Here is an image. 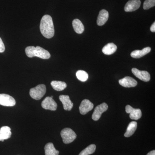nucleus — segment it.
Returning a JSON list of instances; mask_svg holds the SVG:
<instances>
[{
    "label": "nucleus",
    "mask_w": 155,
    "mask_h": 155,
    "mask_svg": "<svg viewBox=\"0 0 155 155\" xmlns=\"http://www.w3.org/2000/svg\"><path fill=\"white\" fill-rule=\"evenodd\" d=\"M40 29L43 35L47 38H51L54 35V28L52 18L49 15L42 17L41 21Z\"/></svg>",
    "instance_id": "nucleus-1"
},
{
    "label": "nucleus",
    "mask_w": 155,
    "mask_h": 155,
    "mask_svg": "<svg viewBox=\"0 0 155 155\" xmlns=\"http://www.w3.org/2000/svg\"><path fill=\"white\" fill-rule=\"evenodd\" d=\"M26 55L29 58L38 57L42 59H48L51 58L50 53L43 48L39 46H28L25 48Z\"/></svg>",
    "instance_id": "nucleus-2"
},
{
    "label": "nucleus",
    "mask_w": 155,
    "mask_h": 155,
    "mask_svg": "<svg viewBox=\"0 0 155 155\" xmlns=\"http://www.w3.org/2000/svg\"><path fill=\"white\" fill-rule=\"evenodd\" d=\"M46 87L45 84H39L35 87L31 89L29 94L33 99L39 100L45 94Z\"/></svg>",
    "instance_id": "nucleus-3"
},
{
    "label": "nucleus",
    "mask_w": 155,
    "mask_h": 155,
    "mask_svg": "<svg viewBox=\"0 0 155 155\" xmlns=\"http://www.w3.org/2000/svg\"><path fill=\"white\" fill-rule=\"evenodd\" d=\"M61 134L63 142L65 144H69L72 142L77 137L76 134L72 129L67 127L62 130Z\"/></svg>",
    "instance_id": "nucleus-4"
},
{
    "label": "nucleus",
    "mask_w": 155,
    "mask_h": 155,
    "mask_svg": "<svg viewBox=\"0 0 155 155\" xmlns=\"http://www.w3.org/2000/svg\"><path fill=\"white\" fill-rule=\"evenodd\" d=\"M108 108V105L103 103L95 108L94 112L92 116V118L94 121H97L100 119L103 113L106 112Z\"/></svg>",
    "instance_id": "nucleus-5"
},
{
    "label": "nucleus",
    "mask_w": 155,
    "mask_h": 155,
    "mask_svg": "<svg viewBox=\"0 0 155 155\" xmlns=\"http://www.w3.org/2000/svg\"><path fill=\"white\" fill-rule=\"evenodd\" d=\"M0 105L5 107H13L16 105V101L8 94H0Z\"/></svg>",
    "instance_id": "nucleus-6"
},
{
    "label": "nucleus",
    "mask_w": 155,
    "mask_h": 155,
    "mask_svg": "<svg viewBox=\"0 0 155 155\" xmlns=\"http://www.w3.org/2000/svg\"><path fill=\"white\" fill-rule=\"evenodd\" d=\"M41 106L45 110L55 111L57 109L58 105L52 98L47 97L42 102Z\"/></svg>",
    "instance_id": "nucleus-7"
},
{
    "label": "nucleus",
    "mask_w": 155,
    "mask_h": 155,
    "mask_svg": "<svg viewBox=\"0 0 155 155\" xmlns=\"http://www.w3.org/2000/svg\"><path fill=\"white\" fill-rule=\"evenodd\" d=\"M125 111L127 114H130L129 117L130 119L137 120L141 117V110L139 109H134L129 105H127L125 107Z\"/></svg>",
    "instance_id": "nucleus-8"
},
{
    "label": "nucleus",
    "mask_w": 155,
    "mask_h": 155,
    "mask_svg": "<svg viewBox=\"0 0 155 155\" xmlns=\"http://www.w3.org/2000/svg\"><path fill=\"white\" fill-rule=\"evenodd\" d=\"M94 108V104L89 100L84 99L82 101L79 107V112L82 115H85Z\"/></svg>",
    "instance_id": "nucleus-9"
},
{
    "label": "nucleus",
    "mask_w": 155,
    "mask_h": 155,
    "mask_svg": "<svg viewBox=\"0 0 155 155\" xmlns=\"http://www.w3.org/2000/svg\"><path fill=\"white\" fill-rule=\"evenodd\" d=\"M131 71L136 77L143 81L148 82L150 79V75L147 71H140L136 68H133Z\"/></svg>",
    "instance_id": "nucleus-10"
},
{
    "label": "nucleus",
    "mask_w": 155,
    "mask_h": 155,
    "mask_svg": "<svg viewBox=\"0 0 155 155\" xmlns=\"http://www.w3.org/2000/svg\"><path fill=\"white\" fill-rule=\"evenodd\" d=\"M141 4L140 0H130L125 6L124 10L125 12H132L136 11L140 8Z\"/></svg>",
    "instance_id": "nucleus-11"
},
{
    "label": "nucleus",
    "mask_w": 155,
    "mask_h": 155,
    "mask_svg": "<svg viewBox=\"0 0 155 155\" xmlns=\"http://www.w3.org/2000/svg\"><path fill=\"white\" fill-rule=\"evenodd\" d=\"M119 84L125 87H134L137 84V81L132 78L126 76L119 81Z\"/></svg>",
    "instance_id": "nucleus-12"
},
{
    "label": "nucleus",
    "mask_w": 155,
    "mask_h": 155,
    "mask_svg": "<svg viewBox=\"0 0 155 155\" xmlns=\"http://www.w3.org/2000/svg\"><path fill=\"white\" fill-rule=\"evenodd\" d=\"M59 99L63 104L64 109L65 110L70 111L72 110L73 104L69 98V96L61 95L59 97Z\"/></svg>",
    "instance_id": "nucleus-13"
},
{
    "label": "nucleus",
    "mask_w": 155,
    "mask_h": 155,
    "mask_svg": "<svg viewBox=\"0 0 155 155\" xmlns=\"http://www.w3.org/2000/svg\"><path fill=\"white\" fill-rule=\"evenodd\" d=\"M109 13L105 10H101L97 19V24L99 26H102L105 24L109 18Z\"/></svg>",
    "instance_id": "nucleus-14"
},
{
    "label": "nucleus",
    "mask_w": 155,
    "mask_h": 155,
    "mask_svg": "<svg viewBox=\"0 0 155 155\" xmlns=\"http://www.w3.org/2000/svg\"><path fill=\"white\" fill-rule=\"evenodd\" d=\"M12 133L11 129L8 126H3L0 128V141H4L11 137Z\"/></svg>",
    "instance_id": "nucleus-15"
},
{
    "label": "nucleus",
    "mask_w": 155,
    "mask_h": 155,
    "mask_svg": "<svg viewBox=\"0 0 155 155\" xmlns=\"http://www.w3.org/2000/svg\"><path fill=\"white\" fill-rule=\"evenodd\" d=\"M151 50L150 48L146 47L141 50H135L131 53L130 56L134 58H140L149 53Z\"/></svg>",
    "instance_id": "nucleus-16"
},
{
    "label": "nucleus",
    "mask_w": 155,
    "mask_h": 155,
    "mask_svg": "<svg viewBox=\"0 0 155 155\" xmlns=\"http://www.w3.org/2000/svg\"><path fill=\"white\" fill-rule=\"evenodd\" d=\"M117 50V46L113 43H110L103 48L102 52L106 55H111L116 52Z\"/></svg>",
    "instance_id": "nucleus-17"
},
{
    "label": "nucleus",
    "mask_w": 155,
    "mask_h": 155,
    "mask_svg": "<svg viewBox=\"0 0 155 155\" xmlns=\"http://www.w3.org/2000/svg\"><path fill=\"white\" fill-rule=\"evenodd\" d=\"M72 26L76 33H83L84 29V26L79 19H76L73 20L72 21Z\"/></svg>",
    "instance_id": "nucleus-18"
},
{
    "label": "nucleus",
    "mask_w": 155,
    "mask_h": 155,
    "mask_svg": "<svg viewBox=\"0 0 155 155\" xmlns=\"http://www.w3.org/2000/svg\"><path fill=\"white\" fill-rule=\"evenodd\" d=\"M137 128V122L135 121L130 122L128 125L124 136L125 137H130L133 135Z\"/></svg>",
    "instance_id": "nucleus-19"
},
{
    "label": "nucleus",
    "mask_w": 155,
    "mask_h": 155,
    "mask_svg": "<svg viewBox=\"0 0 155 155\" xmlns=\"http://www.w3.org/2000/svg\"><path fill=\"white\" fill-rule=\"evenodd\" d=\"M45 155H59V151L55 148L52 143H49L45 147Z\"/></svg>",
    "instance_id": "nucleus-20"
},
{
    "label": "nucleus",
    "mask_w": 155,
    "mask_h": 155,
    "mask_svg": "<svg viewBox=\"0 0 155 155\" xmlns=\"http://www.w3.org/2000/svg\"><path fill=\"white\" fill-rule=\"evenodd\" d=\"M51 85L55 90L62 91L67 87V84L64 81H53L51 82Z\"/></svg>",
    "instance_id": "nucleus-21"
},
{
    "label": "nucleus",
    "mask_w": 155,
    "mask_h": 155,
    "mask_svg": "<svg viewBox=\"0 0 155 155\" xmlns=\"http://www.w3.org/2000/svg\"><path fill=\"white\" fill-rule=\"evenodd\" d=\"M96 147L95 144H91L83 150L78 155H89L93 153L95 151Z\"/></svg>",
    "instance_id": "nucleus-22"
},
{
    "label": "nucleus",
    "mask_w": 155,
    "mask_h": 155,
    "mask_svg": "<svg viewBox=\"0 0 155 155\" xmlns=\"http://www.w3.org/2000/svg\"><path fill=\"white\" fill-rule=\"evenodd\" d=\"M78 79L82 82L86 81L88 78V75L87 72L83 70H78L76 73Z\"/></svg>",
    "instance_id": "nucleus-23"
},
{
    "label": "nucleus",
    "mask_w": 155,
    "mask_h": 155,
    "mask_svg": "<svg viewBox=\"0 0 155 155\" xmlns=\"http://www.w3.org/2000/svg\"><path fill=\"white\" fill-rule=\"evenodd\" d=\"M155 0H146L143 3V8L144 10H148L154 7Z\"/></svg>",
    "instance_id": "nucleus-24"
},
{
    "label": "nucleus",
    "mask_w": 155,
    "mask_h": 155,
    "mask_svg": "<svg viewBox=\"0 0 155 155\" xmlns=\"http://www.w3.org/2000/svg\"><path fill=\"white\" fill-rule=\"evenodd\" d=\"M5 46L4 43L2 40V38H0V53H3L5 51Z\"/></svg>",
    "instance_id": "nucleus-25"
},
{
    "label": "nucleus",
    "mask_w": 155,
    "mask_h": 155,
    "mask_svg": "<svg viewBox=\"0 0 155 155\" xmlns=\"http://www.w3.org/2000/svg\"><path fill=\"white\" fill-rule=\"evenodd\" d=\"M150 31L152 32H155V22H154L153 23L152 25L150 27Z\"/></svg>",
    "instance_id": "nucleus-26"
},
{
    "label": "nucleus",
    "mask_w": 155,
    "mask_h": 155,
    "mask_svg": "<svg viewBox=\"0 0 155 155\" xmlns=\"http://www.w3.org/2000/svg\"><path fill=\"white\" fill-rule=\"evenodd\" d=\"M147 155H155V150L151 151L149 153H148L147 154Z\"/></svg>",
    "instance_id": "nucleus-27"
},
{
    "label": "nucleus",
    "mask_w": 155,
    "mask_h": 155,
    "mask_svg": "<svg viewBox=\"0 0 155 155\" xmlns=\"http://www.w3.org/2000/svg\"><path fill=\"white\" fill-rule=\"evenodd\" d=\"M51 97V98H53V97L52 96H51V97Z\"/></svg>",
    "instance_id": "nucleus-28"
}]
</instances>
